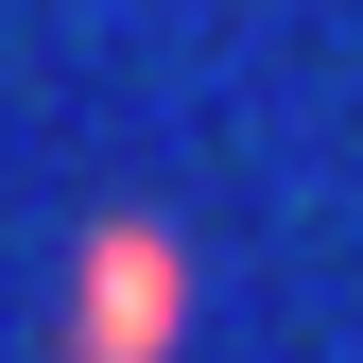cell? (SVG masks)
Listing matches in <instances>:
<instances>
[{
    "mask_svg": "<svg viewBox=\"0 0 363 363\" xmlns=\"http://www.w3.org/2000/svg\"><path fill=\"white\" fill-rule=\"evenodd\" d=\"M173 329H191V242H173L156 208H104L69 259V329L52 363H173Z\"/></svg>",
    "mask_w": 363,
    "mask_h": 363,
    "instance_id": "obj_1",
    "label": "cell"
}]
</instances>
